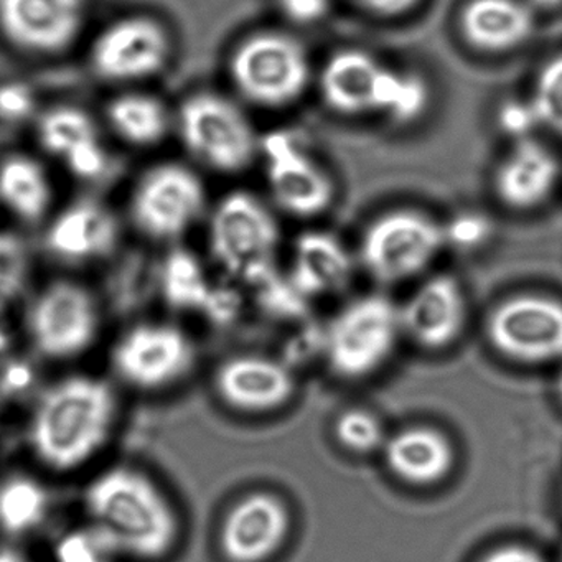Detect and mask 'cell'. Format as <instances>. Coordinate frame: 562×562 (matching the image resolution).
I'll return each mask as SVG.
<instances>
[{
    "mask_svg": "<svg viewBox=\"0 0 562 562\" xmlns=\"http://www.w3.org/2000/svg\"><path fill=\"white\" fill-rule=\"evenodd\" d=\"M384 460L394 476L416 486L442 482L456 463V450L446 434L432 427H407L387 437Z\"/></svg>",
    "mask_w": 562,
    "mask_h": 562,
    "instance_id": "cell-22",
    "label": "cell"
},
{
    "mask_svg": "<svg viewBox=\"0 0 562 562\" xmlns=\"http://www.w3.org/2000/svg\"><path fill=\"white\" fill-rule=\"evenodd\" d=\"M562 4V0H529V8L542 9V11H549V9L559 8Z\"/></svg>",
    "mask_w": 562,
    "mask_h": 562,
    "instance_id": "cell-42",
    "label": "cell"
},
{
    "mask_svg": "<svg viewBox=\"0 0 562 562\" xmlns=\"http://www.w3.org/2000/svg\"><path fill=\"white\" fill-rule=\"evenodd\" d=\"M113 554L94 528L68 532L55 549L57 562H110Z\"/></svg>",
    "mask_w": 562,
    "mask_h": 562,
    "instance_id": "cell-36",
    "label": "cell"
},
{
    "mask_svg": "<svg viewBox=\"0 0 562 562\" xmlns=\"http://www.w3.org/2000/svg\"><path fill=\"white\" fill-rule=\"evenodd\" d=\"M172 55L173 37L166 24L150 15H126L94 37L90 65L101 80L137 83L162 74Z\"/></svg>",
    "mask_w": 562,
    "mask_h": 562,
    "instance_id": "cell-10",
    "label": "cell"
},
{
    "mask_svg": "<svg viewBox=\"0 0 562 562\" xmlns=\"http://www.w3.org/2000/svg\"><path fill=\"white\" fill-rule=\"evenodd\" d=\"M531 100L541 126L562 134V55L552 58L539 71Z\"/></svg>",
    "mask_w": 562,
    "mask_h": 562,
    "instance_id": "cell-32",
    "label": "cell"
},
{
    "mask_svg": "<svg viewBox=\"0 0 562 562\" xmlns=\"http://www.w3.org/2000/svg\"><path fill=\"white\" fill-rule=\"evenodd\" d=\"M353 271L355 259L337 236L307 232L295 241L288 279L308 302L347 288Z\"/></svg>",
    "mask_w": 562,
    "mask_h": 562,
    "instance_id": "cell-20",
    "label": "cell"
},
{
    "mask_svg": "<svg viewBox=\"0 0 562 562\" xmlns=\"http://www.w3.org/2000/svg\"><path fill=\"white\" fill-rule=\"evenodd\" d=\"M443 248L440 223L414 210H396L368 226L360 261L374 281L400 284L427 271Z\"/></svg>",
    "mask_w": 562,
    "mask_h": 562,
    "instance_id": "cell-7",
    "label": "cell"
},
{
    "mask_svg": "<svg viewBox=\"0 0 562 562\" xmlns=\"http://www.w3.org/2000/svg\"><path fill=\"white\" fill-rule=\"evenodd\" d=\"M209 241L216 265L251 289L279 274L281 229L271 209L252 193L238 190L220 200Z\"/></svg>",
    "mask_w": 562,
    "mask_h": 562,
    "instance_id": "cell-3",
    "label": "cell"
},
{
    "mask_svg": "<svg viewBox=\"0 0 562 562\" xmlns=\"http://www.w3.org/2000/svg\"><path fill=\"white\" fill-rule=\"evenodd\" d=\"M173 130L183 149L215 172H241L259 154L261 139L245 111L213 91L187 97L176 111Z\"/></svg>",
    "mask_w": 562,
    "mask_h": 562,
    "instance_id": "cell-5",
    "label": "cell"
},
{
    "mask_svg": "<svg viewBox=\"0 0 562 562\" xmlns=\"http://www.w3.org/2000/svg\"><path fill=\"white\" fill-rule=\"evenodd\" d=\"M335 437L345 450L358 456L383 450L387 439L381 420L364 409H351L341 414L335 423Z\"/></svg>",
    "mask_w": 562,
    "mask_h": 562,
    "instance_id": "cell-31",
    "label": "cell"
},
{
    "mask_svg": "<svg viewBox=\"0 0 562 562\" xmlns=\"http://www.w3.org/2000/svg\"><path fill=\"white\" fill-rule=\"evenodd\" d=\"M238 93L265 108L294 103L311 81L307 52L289 35L262 32L238 45L229 60Z\"/></svg>",
    "mask_w": 562,
    "mask_h": 562,
    "instance_id": "cell-6",
    "label": "cell"
},
{
    "mask_svg": "<svg viewBox=\"0 0 562 562\" xmlns=\"http://www.w3.org/2000/svg\"><path fill=\"white\" fill-rule=\"evenodd\" d=\"M357 2L373 14L394 18L416 8L419 0H357Z\"/></svg>",
    "mask_w": 562,
    "mask_h": 562,
    "instance_id": "cell-40",
    "label": "cell"
},
{
    "mask_svg": "<svg viewBox=\"0 0 562 562\" xmlns=\"http://www.w3.org/2000/svg\"><path fill=\"white\" fill-rule=\"evenodd\" d=\"M116 417V393L108 381L90 374L64 378L42 394L32 414V452L54 472L80 469L106 446Z\"/></svg>",
    "mask_w": 562,
    "mask_h": 562,
    "instance_id": "cell-1",
    "label": "cell"
},
{
    "mask_svg": "<svg viewBox=\"0 0 562 562\" xmlns=\"http://www.w3.org/2000/svg\"><path fill=\"white\" fill-rule=\"evenodd\" d=\"M430 103V88L426 78L414 71L384 68L378 90L376 110L394 123L409 124L426 113Z\"/></svg>",
    "mask_w": 562,
    "mask_h": 562,
    "instance_id": "cell-29",
    "label": "cell"
},
{
    "mask_svg": "<svg viewBox=\"0 0 562 562\" xmlns=\"http://www.w3.org/2000/svg\"><path fill=\"white\" fill-rule=\"evenodd\" d=\"M400 315L404 337L426 350H443L459 340L465 328L462 285L453 276H432L400 305Z\"/></svg>",
    "mask_w": 562,
    "mask_h": 562,
    "instance_id": "cell-17",
    "label": "cell"
},
{
    "mask_svg": "<svg viewBox=\"0 0 562 562\" xmlns=\"http://www.w3.org/2000/svg\"><path fill=\"white\" fill-rule=\"evenodd\" d=\"M31 272L27 246L21 236L0 232V314H4L24 292Z\"/></svg>",
    "mask_w": 562,
    "mask_h": 562,
    "instance_id": "cell-30",
    "label": "cell"
},
{
    "mask_svg": "<svg viewBox=\"0 0 562 562\" xmlns=\"http://www.w3.org/2000/svg\"><path fill=\"white\" fill-rule=\"evenodd\" d=\"M558 394H559V400H561V403H562V371L558 378Z\"/></svg>",
    "mask_w": 562,
    "mask_h": 562,
    "instance_id": "cell-45",
    "label": "cell"
},
{
    "mask_svg": "<svg viewBox=\"0 0 562 562\" xmlns=\"http://www.w3.org/2000/svg\"><path fill=\"white\" fill-rule=\"evenodd\" d=\"M54 183L44 164L29 154L0 160V205L24 223H38L50 212Z\"/></svg>",
    "mask_w": 562,
    "mask_h": 562,
    "instance_id": "cell-25",
    "label": "cell"
},
{
    "mask_svg": "<svg viewBox=\"0 0 562 562\" xmlns=\"http://www.w3.org/2000/svg\"><path fill=\"white\" fill-rule=\"evenodd\" d=\"M87 9V0H0V35L24 54H61L83 32Z\"/></svg>",
    "mask_w": 562,
    "mask_h": 562,
    "instance_id": "cell-14",
    "label": "cell"
},
{
    "mask_svg": "<svg viewBox=\"0 0 562 562\" xmlns=\"http://www.w3.org/2000/svg\"><path fill=\"white\" fill-rule=\"evenodd\" d=\"M120 243V222L110 206L81 199L65 206L48 226L45 245L61 261H97L108 258Z\"/></svg>",
    "mask_w": 562,
    "mask_h": 562,
    "instance_id": "cell-19",
    "label": "cell"
},
{
    "mask_svg": "<svg viewBox=\"0 0 562 562\" xmlns=\"http://www.w3.org/2000/svg\"><path fill=\"white\" fill-rule=\"evenodd\" d=\"M446 248L457 251H475L490 241L493 222L480 212H460L442 225Z\"/></svg>",
    "mask_w": 562,
    "mask_h": 562,
    "instance_id": "cell-33",
    "label": "cell"
},
{
    "mask_svg": "<svg viewBox=\"0 0 562 562\" xmlns=\"http://www.w3.org/2000/svg\"><path fill=\"white\" fill-rule=\"evenodd\" d=\"M266 179L279 209L301 218L321 215L335 195L330 173L297 134L274 131L259 140Z\"/></svg>",
    "mask_w": 562,
    "mask_h": 562,
    "instance_id": "cell-12",
    "label": "cell"
},
{
    "mask_svg": "<svg viewBox=\"0 0 562 562\" xmlns=\"http://www.w3.org/2000/svg\"><path fill=\"white\" fill-rule=\"evenodd\" d=\"M195 358V345L189 335L169 324L131 328L111 353L117 376L143 391L162 390L183 380Z\"/></svg>",
    "mask_w": 562,
    "mask_h": 562,
    "instance_id": "cell-13",
    "label": "cell"
},
{
    "mask_svg": "<svg viewBox=\"0 0 562 562\" xmlns=\"http://www.w3.org/2000/svg\"><path fill=\"white\" fill-rule=\"evenodd\" d=\"M496 124L513 143H521L532 139V133L541 127V120L531 98H509L499 104Z\"/></svg>",
    "mask_w": 562,
    "mask_h": 562,
    "instance_id": "cell-35",
    "label": "cell"
},
{
    "mask_svg": "<svg viewBox=\"0 0 562 562\" xmlns=\"http://www.w3.org/2000/svg\"><path fill=\"white\" fill-rule=\"evenodd\" d=\"M480 562H544V559L535 549L508 544L488 552Z\"/></svg>",
    "mask_w": 562,
    "mask_h": 562,
    "instance_id": "cell-39",
    "label": "cell"
},
{
    "mask_svg": "<svg viewBox=\"0 0 562 562\" xmlns=\"http://www.w3.org/2000/svg\"><path fill=\"white\" fill-rule=\"evenodd\" d=\"M206 209L203 180L182 162H162L147 169L131 195L134 226L154 241L182 238Z\"/></svg>",
    "mask_w": 562,
    "mask_h": 562,
    "instance_id": "cell-8",
    "label": "cell"
},
{
    "mask_svg": "<svg viewBox=\"0 0 562 562\" xmlns=\"http://www.w3.org/2000/svg\"><path fill=\"white\" fill-rule=\"evenodd\" d=\"M160 276V288L169 307L202 314L215 285L190 249L173 248L164 259Z\"/></svg>",
    "mask_w": 562,
    "mask_h": 562,
    "instance_id": "cell-27",
    "label": "cell"
},
{
    "mask_svg": "<svg viewBox=\"0 0 562 562\" xmlns=\"http://www.w3.org/2000/svg\"><path fill=\"white\" fill-rule=\"evenodd\" d=\"M50 495L32 476L15 475L0 485V531L21 536L47 518Z\"/></svg>",
    "mask_w": 562,
    "mask_h": 562,
    "instance_id": "cell-28",
    "label": "cell"
},
{
    "mask_svg": "<svg viewBox=\"0 0 562 562\" xmlns=\"http://www.w3.org/2000/svg\"><path fill=\"white\" fill-rule=\"evenodd\" d=\"M173 120L166 101L146 91L117 94L106 108L108 124L130 146H157L173 130Z\"/></svg>",
    "mask_w": 562,
    "mask_h": 562,
    "instance_id": "cell-26",
    "label": "cell"
},
{
    "mask_svg": "<svg viewBox=\"0 0 562 562\" xmlns=\"http://www.w3.org/2000/svg\"><path fill=\"white\" fill-rule=\"evenodd\" d=\"M215 390L223 403L241 413H269L294 396L295 376L281 360L261 355H239L220 364Z\"/></svg>",
    "mask_w": 562,
    "mask_h": 562,
    "instance_id": "cell-18",
    "label": "cell"
},
{
    "mask_svg": "<svg viewBox=\"0 0 562 562\" xmlns=\"http://www.w3.org/2000/svg\"><path fill=\"white\" fill-rule=\"evenodd\" d=\"M32 345L48 360H71L90 350L100 334V311L85 285L50 282L27 314Z\"/></svg>",
    "mask_w": 562,
    "mask_h": 562,
    "instance_id": "cell-9",
    "label": "cell"
},
{
    "mask_svg": "<svg viewBox=\"0 0 562 562\" xmlns=\"http://www.w3.org/2000/svg\"><path fill=\"white\" fill-rule=\"evenodd\" d=\"M85 508L114 554L164 558L179 539L176 508L153 479L130 467H114L85 490Z\"/></svg>",
    "mask_w": 562,
    "mask_h": 562,
    "instance_id": "cell-2",
    "label": "cell"
},
{
    "mask_svg": "<svg viewBox=\"0 0 562 562\" xmlns=\"http://www.w3.org/2000/svg\"><path fill=\"white\" fill-rule=\"evenodd\" d=\"M558 179L554 154L538 140H521L515 143L496 170V195L509 209H536L551 195Z\"/></svg>",
    "mask_w": 562,
    "mask_h": 562,
    "instance_id": "cell-21",
    "label": "cell"
},
{
    "mask_svg": "<svg viewBox=\"0 0 562 562\" xmlns=\"http://www.w3.org/2000/svg\"><path fill=\"white\" fill-rule=\"evenodd\" d=\"M463 37L483 52L513 50L535 31V15L521 0H470L460 19Z\"/></svg>",
    "mask_w": 562,
    "mask_h": 562,
    "instance_id": "cell-24",
    "label": "cell"
},
{
    "mask_svg": "<svg viewBox=\"0 0 562 562\" xmlns=\"http://www.w3.org/2000/svg\"><path fill=\"white\" fill-rule=\"evenodd\" d=\"M241 305V295L236 289L215 285L202 314L213 325H222L223 327V325L232 324L238 317Z\"/></svg>",
    "mask_w": 562,
    "mask_h": 562,
    "instance_id": "cell-37",
    "label": "cell"
},
{
    "mask_svg": "<svg viewBox=\"0 0 562 562\" xmlns=\"http://www.w3.org/2000/svg\"><path fill=\"white\" fill-rule=\"evenodd\" d=\"M9 347V338L8 335H5V331L0 328V353L2 351L8 350Z\"/></svg>",
    "mask_w": 562,
    "mask_h": 562,
    "instance_id": "cell-44",
    "label": "cell"
},
{
    "mask_svg": "<svg viewBox=\"0 0 562 562\" xmlns=\"http://www.w3.org/2000/svg\"><path fill=\"white\" fill-rule=\"evenodd\" d=\"M490 344L503 357L522 364L562 358V302L525 294L496 305L486 321Z\"/></svg>",
    "mask_w": 562,
    "mask_h": 562,
    "instance_id": "cell-11",
    "label": "cell"
},
{
    "mask_svg": "<svg viewBox=\"0 0 562 562\" xmlns=\"http://www.w3.org/2000/svg\"><path fill=\"white\" fill-rule=\"evenodd\" d=\"M289 531L288 505L271 493H252L226 513L220 548L228 562H265L284 546Z\"/></svg>",
    "mask_w": 562,
    "mask_h": 562,
    "instance_id": "cell-15",
    "label": "cell"
},
{
    "mask_svg": "<svg viewBox=\"0 0 562 562\" xmlns=\"http://www.w3.org/2000/svg\"><path fill=\"white\" fill-rule=\"evenodd\" d=\"M42 149L80 180H97L110 167L100 126L83 108L58 104L37 117Z\"/></svg>",
    "mask_w": 562,
    "mask_h": 562,
    "instance_id": "cell-16",
    "label": "cell"
},
{
    "mask_svg": "<svg viewBox=\"0 0 562 562\" xmlns=\"http://www.w3.org/2000/svg\"><path fill=\"white\" fill-rule=\"evenodd\" d=\"M384 65L363 50H341L328 58L321 90L331 110L348 116L374 113Z\"/></svg>",
    "mask_w": 562,
    "mask_h": 562,
    "instance_id": "cell-23",
    "label": "cell"
},
{
    "mask_svg": "<svg viewBox=\"0 0 562 562\" xmlns=\"http://www.w3.org/2000/svg\"><path fill=\"white\" fill-rule=\"evenodd\" d=\"M0 562H27L19 552L11 549H0Z\"/></svg>",
    "mask_w": 562,
    "mask_h": 562,
    "instance_id": "cell-43",
    "label": "cell"
},
{
    "mask_svg": "<svg viewBox=\"0 0 562 562\" xmlns=\"http://www.w3.org/2000/svg\"><path fill=\"white\" fill-rule=\"evenodd\" d=\"M282 14L295 24L311 25L322 21L331 0H278Z\"/></svg>",
    "mask_w": 562,
    "mask_h": 562,
    "instance_id": "cell-38",
    "label": "cell"
},
{
    "mask_svg": "<svg viewBox=\"0 0 562 562\" xmlns=\"http://www.w3.org/2000/svg\"><path fill=\"white\" fill-rule=\"evenodd\" d=\"M31 374L32 371L27 364L11 363L0 378V386L8 393H18L31 384Z\"/></svg>",
    "mask_w": 562,
    "mask_h": 562,
    "instance_id": "cell-41",
    "label": "cell"
},
{
    "mask_svg": "<svg viewBox=\"0 0 562 562\" xmlns=\"http://www.w3.org/2000/svg\"><path fill=\"white\" fill-rule=\"evenodd\" d=\"M38 116V97L31 85L19 80L0 81V123L19 126L37 121Z\"/></svg>",
    "mask_w": 562,
    "mask_h": 562,
    "instance_id": "cell-34",
    "label": "cell"
},
{
    "mask_svg": "<svg viewBox=\"0 0 562 562\" xmlns=\"http://www.w3.org/2000/svg\"><path fill=\"white\" fill-rule=\"evenodd\" d=\"M403 335L400 305L383 294L353 299L324 328L322 353L344 380H363L384 367Z\"/></svg>",
    "mask_w": 562,
    "mask_h": 562,
    "instance_id": "cell-4",
    "label": "cell"
}]
</instances>
